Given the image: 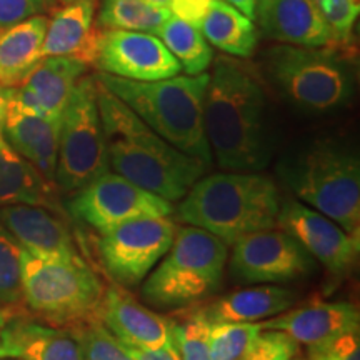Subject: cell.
I'll return each mask as SVG.
<instances>
[{
    "mask_svg": "<svg viewBox=\"0 0 360 360\" xmlns=\"http://www.w3.org/2000/svg\"><path fill=\"white\" fill-rule=\"evenodd\" d=\"M64 4H72V2H96V0H62Z\"/></svg>",
    "mask_w": 360,
    "mask_h": 360,
    "instance_id": "ee69618b",
    "label": "cell"
},
{
    "mask_svg": "<svg viewBox=\"0 0 360 360\" xmlns=\"http://www.w3.org/2000/svg\"><path fill=\"white\" fill-rule=\"evenodd\" d=\"M124 347L130 355H132L134 360H180L179 352H177V349L174 347V344H169V345H165V347L154 349V350L139 349V347H134V345H127V344H124Z\"/></svg>",
    "mask_w": 360,
    "mask_h": 360,
    "instance_id": "74e56055",
    "label": "cell"
},
{
    "mask_svg": "<svg viewBox=\"0 0 360 360\" xmlns=\"http://www.w3.org/2000/svg\"><path fill=\"white\" fill-rule=\"evenodd\" d=\"M170 319L172 344L180 360H212L209 347V321L197 305L186 307Z\"/></svg>",
    "mask_w": 360,
    "mask_h": 360,
    "instance_id": "f1b7e54d",
    "label": "cell"
},
{
    "mask_svg": "<svg viewBox=\"0 0 360 360\" xmlns=\"http://www.w3.org/2000/svg\"><path fill=\"white\" fill-rule=\"evenodd\" d=\"M6 124L4 137L17 154L27 159L45 179L56 184L60 122L25 109L6 89Z\"/></svg>",
    "mask_w": 360,
    "mask_h": 360,
    "instance_id": "ffe728a7",
    "label": "cell"
},
{
    "mask_svg": "<svg viewBox=\"0 0 360 360\" xmlns=\"http://www.w3.org/2000/svg\"><path fill=\"white\" fill-rule=\"evenodd\" d=\"M69 330L79 342L82 360H134L122 342L103 326L98 317L75 323Z\"/></svg>",
    "mask_w": 360,
    "mask_h": 360,
    "instance_id": "4dcf8cb0",
    "label": "cell"
},
{
    "mask_svg": "<svg viewBox=\"0 0 360 360\" xmlns=\"http://www.w3.org/2000/svg\"><path fill=\"white\" fill-rule=\"evenodd\" d=\"M67 210L75 220L105 233L134 219L167 217L175 209L172 202L109 170L72 193Z\"/></svg>",
    "mask_w": 360,
    "mask_h": 360,
    "instance_id": "30bf717a",
    "label": "cell"
},
{
    "mask_svg": "<svg viewBox=\"0 0 360 360\" xmlns=\"http://www.w3.org/2000/svg\"><path fill=\"white\" fill-rule=\"evenodd\" d=\"M262 332L260 322H209L212 360H238Z\"/></svg>",
    "mask_w": 360,
    "mask_h": 360,
    "instance_id": "1f68e13d",
    "label": "cell"
},
{
    "mask_svg": "<svg viewBox=\"0 0 360 360\" xmlns=\"http://www.w3.org/2000/svg\"><path fill=\"white\" fill-rule=\"evenodd\" d=\"M94 67L114 77L154 82L175 77L182 67L154 34L98 30Z\"/></svg>",
    "mask_w": 360,
    "mask_h": 360,
    "instance_id": "4fadbf2b",
    "label": "cell"
},
{
    "mask_svg": "<svg viewBox=\"0 0 360 360\" xmlns=\"http://www.w3.org/2000/svg\"><path fill=\"white\" fill-rule=\"evenodd\" d=\"M282 195L272 179L259 172L202 175L179 200L180 222L204 229L227 245L250 232L277 227Z\"/></svg>",
    "mask_w": 360,
    "mask_h": 360,
    "instance_id": "3957f363",
    "label": "cell"
},
{
    "mask_svg": "<svg viewBox=\"0 0 360 360\" xmlns=\"http://www.w3.org/2000/svg\"><path fill=\"white\" fill-rule=\"evenodd\" d=\"M96 79L170 146L207 165L212 164L214 157L204 129V98L209 72L175 75L154 82H137L102 72Z\"/></svg>",
    "mask_w": 360,
    "mask_h": 360,
    "instance_id": "277c9868",
    "label": "cell"
},
{
    "mask_svg": "<svg viewBox=\"0 0 360 360\" xmlns=\"http://www.w3.org/2000/svg\"><path fill=\"white\" fill-rule=\"evenodd\" d=\"M157 37L177 58L187 75L204 74L212 65V45L207 42L199 27H193L179 17L170 15L157 32Z\"/></svg>",
    "mask_w": 360,
    "mask_h": 360,
    "instance_id": "4316f807",
    "label": "cell"
},
{
    "mask_svg": "<svg viewBox=\"0 0 360 360\" xmlns=\"http://www.w3.org/2000/svg\"><path fill=\"white\" fill-rule=\"evenodd\" d=\"M259 64L269 84L302 114H332L354 97V65L335 49L278 44L262 53Z\"/></svg>",
    "mask_w": 360,
    "mask_h": 360,
    "instance_id": "8992f818",
    "label": "cell"
},
{
    "mask_svg": "<svg viewBox=\"0 0 360 360\" xmlns=\"http://www.w3.org/2000/svg\"><path fill=\"white\" fill-rule=\"evenodd\" d=\"M97 103L112 172L172 204L205 175V162L170 146L98 82Z\"/></svg>",
    "mask_w": 360,
    "mask_h": 360,
    "instance_id": "7a4b0ae2",
    "label": "cell"
},
{
    "mask_svg": "<svg viewBox=\"0 0 360 360\" xmlns=\"http://www.w3.org/2000/svg\"><path fill=\"white\" fill-rule=\"evenodd\" d=\"M231 272L247 283H285L315 270V259L282 229L250 232L233 242Z\"/></svg>",
    "mask_w": 360,
    "mask_h": 360,
    "instance_id": "7c38bea8",
    "label": "cell"
},
{
    "mask_svg": "<svg viewBox=\"0 0 360 360\" xmlns=\"http://www.w3.org/2000/svg\"><path fill=\"white\" fill-rule=\"evenodd\" d=\"M295 300V292L285 287L257 285L229 292L197 307L209 322H260L289 310Z\"/></svg>",
    "mask_w": 360,
    "mask_h": 360,
    "instance_id": "603a6c76",
    "label": "cell"
},
{
    "mask_svg": "<svg viewBox=\"0 0 360 360\" xmlns=\"http://www.w3.org/2000/svg\"><path fill=\"white\" fill-rule=\"evenodd\" d=\"M13 312H8V310H0V332H2L4 326H6V322L8 321V317H11ZM0 359H7V354L6 350L2 347V342H0Z\"/></svg>",
    "mask_w": 360,
    "mask_h": 360,
    "instance_id": "60d3db41",
    "label": "cell"
},
{
    "mask_svg": "<svg viewBox=\"0 0 360 360\" xmlns=\"http://www.w3.org/2000/svg\"><path fill=\"white\" fill-rule=\"evenodd\" d=\"M7 359L22 360H82L79 342L69 328L53 327L19 310L0 332Z\"/></svg>",
    "mask_w": 360,
    "mask_h": 360,
    "instance_id": "44dd1931",
    "label": "cell"
},
{
    "mask_svg": "<svg viewBox=\"0 0 360 360\" xmlns=\"http://www.w3.org/2000/svg\"><path fill=\"white\" fill-rule=\"evenodd\" d=\"M310 360H327V357H326V352L317 354V355H312V357H310Z\"/></svg>",
    "mask_w": 360,
    "mask_h": 360,
    "instance_id": "7bdbcfd3",
    "label": "cell"
},
{
    "mask_svg": "<svg viewBox=\"0 0 360 360\" xmlns=\"http://www.w3.org/2000/svg\"><path fill=\"white\" fill-rule=\"evenodd\" d=\"M255 20L265 37L281 44L335 49L315 0H259Z\"/></svg>",
    "mask_w": 360,
    "mask_h": 360,
    "instance_id": "e0dca14e",
    "label": "cell"
},
{
    "mask_svg": "<svg viewBox=\"0 0 360 360\" xmlns=\"http://www.w3.org/2000/svg\"><path fill=\"white\" fill-rule=\"evenodd\" d=\"M49 19L30 17L0 34V85L15 89L29 77L40 60Z\"/></svg>",
    "mask_w": 360,
    "mask_h": 360,
    "instance_id": "d4e9b609",
    "label": "cell"
},
{
    "mask_svg": "<svg viewBox=\"0 0 360 360\" xmlns=\"http://www.w3.org/2000/svg\"><path fill=\"white\" fill-rule=\"evenodd\" d=\"M98 319L127 345L154 350L172 344L170 319L143 307L120 285L105 287Z\"/></svg>",
    "mask_w": 360,
    "mask_h": 360,
    "instance_id": "ac0fdd59",
    "label": "cell"
},
{
    "mask_svg": "<svg viewBox=\"0 0 360 360\" xmlns=\"http://www.w3.org/2000/svg\"><path fill=\"white\" fill-rule=\"evenodd\" d=\"M299 355V344L281 330L262 332L238 360H290Z\"/></svg>",
    "mask_w": 360,
    "mask_h": 360,
    "instance_id": "836d02e7",
    "label": "cell"
},
{
    "mask_svg": "<svg viewBox=\"0 0 360 360\" xmlns=\"http://www.w3.org/2000/svg\"><path fill=\"white\" fill-rule=\"evenodd\" d=\"M56 0H0V34L53 7Z\"/></svg>",
    "mask_w": 360,
    "mask_h": 360,
    "instance_id": "e575fe53",
    "label": "cell"
},
{
    "mask_svg": "<svg viewBox=\"0 0 360 360\" xmlns=\"http://www.w3.org/2000/svg\"><path fill=\"white\" fill-rule=\"evenodd\" d=\"M212 0H170L169 8L172 15L186 20L187 24L199 27L209 11Z\"/></svg>",
    "mask_w": 360,
    "mask_h": 360,
    "instance_id": "d590c367",
    "label": "cell"
},
{
    "mask_svg": "<svg viewBox=\"0 0 360 360\" xmlns=\"http://www.w3.org/2000/svg\"><path fill=\"white\" fill-rule=\"evenodd\" d=\"M109 170L97 82L96 77L84 75L60 117L56 186L72 195Z\"/></svg>",
    "mask_w": 360,
    "mask_h": 360,
    "instance_id": "9c48e42d",
    "label": "cell"
},
{
    "mask_svg": "<svg viewBox=\"0 0 360 360\" xmlns=\"http://www.w3.org/2000/svg\"><path fill=\"white\" fill-rule=\"evenodd\" d=\"M0 224L15 238L22 250L40 259H82L69 225L57 212L39 205L0 207Z\"/></svg>",
    "mask_w": 360,
    "mask_h": 360,
    "instance_id": "2e32d148",
    "label": "cell"
},
{
    "mask_svg": "<svg viewBox=\"0 0 360 360\" xmlns=\"http://www.w3.org/2000/svg\"><path fill=\"white\" fill-rule=\"evenodd\" d=\"M262 328L281 330L302 344L312 355L326 352L342 337L359 334L360 314L350 302H310L260 322Z\"/></svg>",
    "mask_w": 360,
    "mask_h": 360,
    "instance_id": "9a60e30c",
    "label": "cell"
},
{
    "mask_svg": "<svg viewBox=\"0 0 360 360\" xmlns=\"http://www.w3.org/2000/svg\"><path fill=\"white\" fill-rule=\"evenodd\" d=\"M204 98V129L212 157L227 172H260L272 160L269 101L257 72L240 58H214Z\"/></svg>",
    "mask_w": 360,
    "mask_h": 360,
    "instance_id": "6da1fadb",
    "label": "cell"
},
{
    "mask_svg": "<svg viewBox=\"0 0 360 360\" xmlns=\"http://www.w3.org/2000/svg\"><path fill=\"white\" fill-rule=\"evenodd\" d=\"M0 310L19 312L22 302V247L0 224Z\"/></svg>",
    "mask_w": 360,
    "mask_h": 360,
    "instance_id": "f546056e",
    "label": "cell"
},
{
    "mask_svg": "<svg viewBox=\"0 0 360 360\" xmlns=\"http://www.w3.org/2000/svg\"><path fill=\"white\" fill-rule=\"evenodd\" d=\"M277 227L297 238L299 244L334 276H344L357 262L359 238L292 195L282 197Z\"/></svg>",
    "mask_w": 360,
    "mask_h": 360,
    "instance_id": "5bb4252c",
    "label": "cell"
},
{
    "mask_svg": "<svg viewBox=\"0 0 360 360\" xmlns=\"http://www.w3.org/2000/svg\"><path fill=\"white\" fill-rule=\"evenodd\" d=\"M89 65L70 57H44L19 87L8 89L25 109L60 122L62 112Z\"/></svg>",
    "mask_w": 360,
    "mask_h": 360,
    "instance_id": "d6986e66",
    "label": "cell"
},
{
    "mask_svg": "<svg viewBox=\"0 0 360 360\" xmlns=\"http://www.w3.org/2000/svg\"><path fill=\"white\" fill-rule=\"evenodd\" d=\"M224 2L231 4L232 7L240 11L250 20H255V8H257L259 0H224Z\"/></svg>",
    "mask_w": 360,
    "mask_h": 360,
    "instance_id": "f35d334b",
    "label": "cell"
},
{
    "mask_svg": "<svg viewBox=\"0 0 360 360\" xmlns=\"http://www.w3.org/2000/svg\"><path fill=\"white\" fill-rule=\"evenodd\" d=\"M290 360H305V359L304 357H299V355H295V357L290 359Z\"/></svg>",
    "mask_w": 360,
    "mask_h": 360,
    "instance_id": "f6af8a7d",
    "label": "cell"
},
{
    "mask_svg": "<svg viewBox=\"0 0 360 360\" xmlns=\"http://www.w3.org/2000/svg\"><path fill=\"white\" fill-rule=\"evenodd\" d=\"M200 32L210 45L237 58L254 56L259 44V29L254 20L224 0L210 2Z\"/></svg>",
    "mask_w": 360,
    "mask_h": 360,
    "instance_id": "484cf974",
    "label": "cell"
},
{
    "mask_svg": "<svg viewBox=\"0 0 360 360\" xmlns=\"http://www.w3.org/2000/svg\"><path fill=\"white\" fill-rule=\"evenodd\" d=\"M147 2L155 4V6H160V7H169L170 0H147Z\"/></svg>",
    "mask_w": 360,
    "mask_h": 360,
    "instance_id": "b9f144b4",
    "label": "cell"
},
{
    "mask_svg": "<svg viewBox=\"0 0 360 360\" xmlns=\"http://www.w3.org/2000/svg\"><path fill=\"white\" fill-rule=\"evenodd\" d=\"M229 245L193 225L177 227L172 245L143 278L142 297L159 309H186L219 290Z\"/></svg>",
    "mask_w": 360,
    "mask_h": 360,
    "instance_id": "52a82bcc",
    "label": "cell"
},
{
    "mask_svg": "<svg viewBox=\"0 0 360 360\" xmlns=\"http://www.w3.org/2000/svg\"><path fill=\"white\" fill-rule=\"evenodd\" d=\"M105 285L84 259H40L22 250L25 312L53 327L70 328L98 317Z\"/></svg>",
    "mask_w": 360,
    "mask_h": 360,
    "instance_id": "ba28073f",
    "label": "cell"
},
{
    "mask_svg": "<svg viewBox=\"0 0 360 360\" xmlns=\"http://www.w3.org/2000/svg\"><path fill=\"white\" fill-rule=\"evenodd\" d=\"M317 6L330 29L335 47L352 42L354 25L359 17V0H321Z\"/></svg>",
    "mask_w": 360,
    "mask_h": 360,
    "instance_id": "d6a6232c",
    "label": "cell"
},
{
    "mask_svg": "<svg viewBox=\"0 0 360 360\" xmlns=\"http://www.w3.org/2000/svg\"><path fill=\"white\" fill-rule=\"evenodd\" d=\"M96 2H72L53 12L45 30L42 56L70 57L92 65L96 58L98 27Z\"/></svg>",
    "mask_w": 360,
    "mask_h": 360,
    "instance_id": "7402d4cb",
    "label": "cell"
},
{
    "mask_svg": "<svg viewBox=\"0 0 360 360\" xmlns=\"http://www.w3.org/2000/svg\"><path fill=\"white\" fill-rule=\"evenodd\" d=\"M277 174L294 199L360 240V162L354 148L317 139L282 157Z\"/></svg>",
    "mask_w": 360,
    "mask_h": 360,
    "instance_id": "5b68a950",
    "label": "cell"
},
{
    "mask_svg": "<svg viewBox=\"0 0 360 360\" xmlns=\"http://www.w3.org/2000/svg\"><path fill=\"white\" fill-rule=\"evenodd\" d=\"M175 232L177 224L167 215L134 219L101 233L97 249L103 269L117 285H139L167 254Z\"/></svg>",
    "mask_w": 360,
    "mask_h": 360,
    "instance_id": "8fae6325",
    "label": "cell"
},
{
    "mask_svg": "<svg viewBox=\"0 0 360 360\" xmlns=\"http://www.w3.org/2000/svg\"><path fill=\"white\" fill-rule=\"evenodd\" d=\"M327 360H360L359 334L345 335L326 350Z\"/></svg>",
    "mask_w": 360,
    "mask_h": 360,
    "instance_id": "8d00e7d4",
    "label": "cell"
},
{
    "mask_svg": "<svg viewBox=\"0 0 360 360\" xmlns=\"http://www.w3.org/2000/svg\"><path fill=\"white\" fill-rule=\"evenodd\" d=\"M359 2H360V0H359Z\"/></svg>",
    "mask_w": 360,
    "mask_h": 360,
    "instance_id": "7dc6e473",
    "label": "cell"
},
{
    "mask_svg": "<svg viewBox=\"0 0 360 360\" xmlns=\"http://www.w3.org/2000/svg\"><path fill=\"white\" fill-rule=\"evenodd\" d=\"M6 107H7L6 89L0 85V139L4 137V124H6Z\"/></svg>",
    "mask_w": 360,
    "mask_h": 360,
    "instance_id": "ab89813d",
    "label": "cell"
},
{
    "mask_svg": "<svg viewBox=\"0 0 360 360\" xmlns=\"http://www.w3.org/2000/svg\"><path fill=\"white\" fill-rule=\"evenodd\" d=\"M315 2H317V4H319V2H321V0H315Z\"/></svg>",
    "mask_w": 360,
    "mask_h": 360,
    "instance_id": "bcb514c9",
    "label": "cell"
},
{
    "mask_svg": "<svg viewBox=\"0 0 360 360\" xmlns=\"http://www.w3.org/2000/svg\"><path fill=\"white\" fill-rule=\"evenodd\" d=\"M57 186L0 139V207L39 205L60 212Z\"/></svg>",
    "mask_w": 360,
    "mask_h": 360,
    "instance_id": "cb8c5ba5",
    "label": "cell"
},
{
    "mask_svg": "<svg viewBox=\"0 0 360 360\" xmlns=\"http://www.w3.org/2000/svg\"><path fill=\"white\" fill-rule=\"evenodd\" d=\"M0 360H2V359H0Z\"/></svg>",
    "mask_w": 360,
    "mask_h": 360,
    "instance_id": "c3c4849f",
    "label": "cell"
},
{
    "mask_svg": "<svg viewBox=\"0 0 360 360\" xmlns=\"http://www.w3.org/2000/svg\"><path fill=\"white\" fill-rule=\"evenodd\" d=\"M170 15L172 12L169 7L155 6L147 0H102L97 27L157 35Z\"/></svg>",
    "mask_w": 360,
    "mask_h": 360,
    "instance_id": "83f0119b",
    "label": "cell"
}]
</instances>
